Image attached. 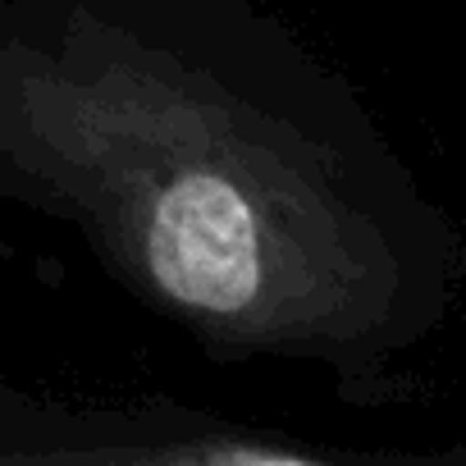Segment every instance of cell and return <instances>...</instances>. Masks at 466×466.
Listing matches in <instances>:
<instances>
[{
    "label": "cell",
    "instance_id": "cell-1",
    "mask_svg": "<svg viewBox=\"0 0 466 466\" xmlns=\"http://www.w3.org/2000/svg\"><path fill=\"white\" fill-rule=\"evenodd\" d=\"M0 201L65 219L210 361L352 389L402 329L389 174L266 0H0Z\"/></svg>",
    "mask_w": 466,
    "mask_h": 466
},
{
    "label": "cell",
    "instance_id": "cell-2",
    "mask_svg": "<svg viewBox=\"0 0 466 466\" xmlns=\"http://www.w3.org/2000/svg\"><path fill=\"white\" fill-rule=\"evenodd\" d=\"M224 420L183 402H56L0 384V461L210 466Z\"/></svg>",
    "mask_w": 466,
    "mask_h": 466
}]
</instances>
